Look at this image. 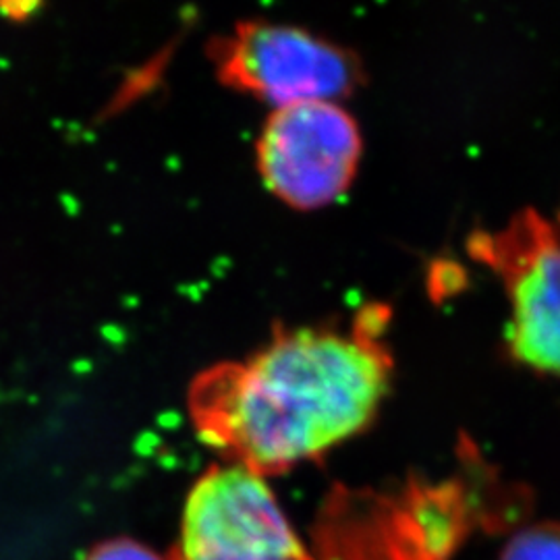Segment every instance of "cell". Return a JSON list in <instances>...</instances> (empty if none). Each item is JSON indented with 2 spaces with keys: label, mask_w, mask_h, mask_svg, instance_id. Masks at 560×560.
I'll return each mask as SVG.
<instances>
[{
  "label": "cell",
  "mask_w": 560,
  "mask_h": 560,
  "mask_svg": "<svg viewBox=\"0 0 560 560\" xmlns=\"http://www.w3.org/2000/svg\"><path fill=\"white\" fill-rule=\"evenodd\" d=\"M171 560H314L261 476L224 465L191 488Z\"/></svg>",
  "instance_id": "5"
},
{
  "label": "cell",
  "mask_w": 560,
  "mask_h": 560,
  "mask_svg": "<svg viewBox=\"0 0 560 560\" xmlns=\"http://www.w3.org/2000/svg\"><path fill=\"white\" fill-rule=\"evenodd\" d=\"M363 154L360 122L339 102L280 106L261 125L256 162L264 185L298 210L345 196Z\"/></svg>",
  "instance_id": "4"
},
{
  "label": "cell",
  "mask_w": 560,
  "mask_h": 560,
  "mask_svg": "<svg viewBox=\"0 0 560 560\" xmlns=\"http://www.w3.org/2000/svg\"><path fill=\"white\" fill-rule=\"evenodd\" d=\"M499 560H560V521H540L511 536Z\"/></svg>",
  "instance_id": "6"
},
{
  "label": "cell",
  "mask_w": 560,
  "mask_h": 560,
  "mask_svg": "<svg viewBox=\"0 0 560 560\" xmlns=\"http://www.w3.org/2000/svg\"><path fill=\"white\" fill-rule=\"evenodd\" d=\"M386 322L372 305L347 332L279 330L245 360L206 368L187 395L200 441L266 478L358 436L376 420L395 374Z\"/></svg>",
  "instance_id": "1"
},
{
  "label": "cell",
  "mask_w": 560,
  "mask_h": 560,
  "mask_svg": "<svg viewBox=\"0 0 560 560\" xmlns=\"http://www.w3.org/2000/svg\"><path fill=\"white\" fill-rule=\"evenodd\" d=\"M467 249L501 282L511 358L534 372L560 376L559 222L525 208L497 229L476 231Z\"/></svg>",
  "instance_id": "2"
},
{
  "label": "cell",
  "mask_w": 560,
  "mask_h": 560,
  "mask_svg": "<svg viewBox=\"0 0 560 560\" xmlns=\"http://www.w3.org/2000/svg\"><path fill=\"white\" fill-rule=\"evenodd\" d=\"M219 80L270 102H339L361 83L355 52L318 34L272 21H241L210 46Z\"/></svg>",
  "instance_id": "3"
},
{
  "label": "cell",
  "mask_w": 560,
  "mask_h": 560,
  "mask_svg": "<svg viewBox=\"0 0 560 560\" xmlns=\"http://www.w3.org/2000/svg\"><path fill=\"white\" fill-rule=\"evenodd\" d=\"M85 560H171V557H162L140 541L117 538L98 544Z\"/></svg>",
  "instance_id": "7"
}]
</instances>
